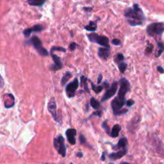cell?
Here are the masks:
<instances>
[{"label":"cell","instance_id":"ffe728a7","mask_svg":"<svg viewBox=\"0 0 164 164\" xmlns=\"http://www.w3.org/2000/svg\"><path fill=\"white\" fill-rule=\"evenodd\" d=\"M90 106L93 109H98L100 108V106H101V104L96 99H95L94 97H92L90 99Z\"/></svg>","mask_w":164,"mask_h":164},{"label":"cell","instance_id":"d6a6232c","mask_svg":"<svg viewBox=\"0 0 164 164\" xmlns=\"http://www.w3.org/2000/svg\"><path fill=\"white\" fill-rule=\"evenodd\" d=\"M76 47H77V44H76V43H74V42H72V43H70L69 49L71 51H74L75 49H76Z\"/></svg>","mask_w":164,"mask_h":164},{"label":"cell","instance_id":"8992f818","mask_svg":"<svg viewBox=\"0 0 164 164\" xmlns=\"http://www.w3.org/2000/svg\"><path fill=\"white\" fill-rule=\"evenodd\" d=\"M54 147L57 152L62 157L66 156V147L65 144V139L62 135H58L57 137L54 139Z\"/></svg>","mask_w":164,"mask_h":164},{"label":"cell","instance_id":"6da1fadb","mask_svg":"<svg viewBox=\"0 0 164 164\" xmlns=\"http://www.w3.org/2000/svg\"><path fill=\"white\" fill-rule=\"evenodd\" d=\"M130 84L127 79L121 78L120 80V89L118 91V96L114 97L111 102V107L113 109V114L116 116L121 115L124 113H127V109H123V106L125 105V94L130 91Z\"/></svg>","mask_w":164,"mask_h":164},{"label":"cell","instance_id":"5bb4252c","mask_svg":"<svg viewBox=\"0 0 164 164\" xmlns=\"http://www.w3.org/2000/svg\"><path fill=\"white\" fill-rule=\"evenodd\" d=\"M127 150H128L126 147L121 149L116 153H111L110 154H109V158L112 160H118V159L122 158L123 156H125V154H127Z\"/></svg>","mask_w":164,"mask_h":164},{"label":"cell","instance_id":"e0dca14e","mask_svg":"<svg viewBox=\"0 0 164 164\" xmlns=\"http://www.w3.org/2000/svg\"><path fill=\"white\" fill-rule=\"evenodd\" d=\"M46 0H27V3L33 7H42Z\"/></svg>","mask_w":164,"mask_h":164},{"label":"cell","instance_id":"ab89813d","mask_svg":"<svg viewBox=\"0 0 164 164\" xmlns=\"http://www.w3.org/2000/svg\"><path fill=\"white\" fill-rule=\"evenodd\" d=\"M83 9H84V11H91L93 8L92 7H84Z\"/></svg>","mask_w":164,"mask_h":164},{"label":"cell","instance_id":"44dd1931","mask_svg":"<svg viewBox=\"0 0 164 164\" xmlns=\"http://www.w3.org/2000/svg\"><path fill=\"white\" fill-rule=\"evenodd\" d=\"M71 77H72V73L69 72H65V75L63 76L62 79H61V85H65V84H66V82H68V80L71 78Z\"/></svg>","mask_w":164,"mask_h":164},{"label":"cell","instance_id":"e575fe53","mask_svg":"<svg viewBox=\"0 0 164 164\" xmlns=\"http://www.w3.org/2000/svg\"><path fill=\"white\" fill-rule=\"evenodd\" d=\"M4 86V80L2 77V76L0 75V88H2Z\"/></svg>","mask_w":164,"mask_h":164},{"label":"cell","instance_id":"83f0119b","mask_svg":"<svg viewBox=\"0 0 164 164\" xmlns=\"http://www.w3.org/2000/svg\"><path fill=\"white\" fill-rule=\"evenodd\" d=\"M79 139H80V143L83 145H85V146H87V147H89V144L87 143V141H86V138L84 137V136L83 134H80L79 136Z\"/></svg>","mask_w":164,"mask_h":164},{"label":"cell","instance_id":"2e32d148","mask_svg":"<svg viewBox=\"0 0 164 164\" xmlns=\"http://www.w3.org/2000/svg\"><path fill=\"white\" fill-rule=\"evenodd\" d=\"M128 141L126 137H121L119 141H118V144L116 145L115 147H113V149L114 150H121L123 149V148H125L126 146H127Z\"/></svg>","mask_w":164,"mask_h":164},{"label":"cell","instance_id":"ba28073f","mask_svg":"<svg viewBox=\"0 0 164 164\" xmlns=\"http://www.w3.org/2000/svg\"><path fill=\"white\" fill-rule=\"evenodd\" d=\"M78 87H79V81H78L77 78L74 79L71 83L68 84L66 86V89H65V92H66L68 97H69V98L74 97L75 93H76V91L78 89Z\"/></svg>","mask_w":164,"mask_h":164},{"label":"cell","instance_id":"7bdbcfd3","mask_svg":"<svg viewBox=\"0 0 164 164\" xmlns=\"http://www.w3.org/2000/svg\"><path fill=\"white\" fill-rule=\"evenodd\" d=\"M71 164H72V163H71Z\"/></svg>","mask_w":164,"mask_h":164},{"label":"cell","instance_id":"d590c367","mask_svg":"<svg viewBox=\"0 0 164 164\" xmlns=\"http://www.w3.org/2000/svg\"><path fill=\"white\" fill-rule=\"evenodd\" d=\"M103 87L104 88H106V89H109V82L107 81V80H106L105 82H103Z\"/></svg>","mask_w":164,"mask_h":164},{"label":"cell","instance_id":"ac0fdd59","mask_svg":"<svg viewBox=\"0 0 164 164\" xmlns=\"http://www.w3.org/2000/svg\"><path fill=\"white\" fill-rule=\"evenodd\" d=\"M121 126L118 124H116V125H114V126L113 127V129H112V130H111V133H110V136L112 137H117L119 135V132H120L121 130Z\"/></svg>","mask_w":164,"mask_h":164},{"label":"cell","instance_id":"8fae6325","mask_svg":"<svg viewBox=\"0 0 164 164\" xmlns=\"http://www.w3.org/2000/svg\"><path fill=\"white\" fill-rule=\"evenodd\" d=\"M43 27L42 25H39V24H36V25H34L33 27H31L30 28H27L25 29L24 31V35L25 37L27 38H28L29 36H31V33H33V32H40L41 31H43Z\"/></svg>","mask_w":164,"mask_h":164},{"label":"cell","instance_id":"f35d334b","mask_svg":"<svg viewBox=\"0 0 164 164\" xmlns=\"http://www.w3.org/2000/svg\"><path fill=\"white\" fill-rule=\"evenodd\" d=\"M93 115L98 116L99 118H101V111H97V112H95V113H93Z\"/></svg>","mask_w":164,"mask_h":164},{"label":"cell","instance_id":"4dcf8cb0","mask_svg":"<svg viewBox=\"0 0 164 164\" xmlns=\"http://www.w3.org/2000/svg\"><path fill=\"white\" fill-rule=\"evenodd\" d=\"M153 48H154V46L150 44V43H148V46L146 48V53L147 54H150L153 51Z\"/></svg>","mask_w":164,"mask_h":164},{"label":"cell","instance_id":"30bf717a","mask_svg":"<svg viewBox=\"0 0 164 164\" xmlns=\"http://www.w3.org/2000/svg\"><path fill=\"white\" fill-rule=\"evenodd\" d=\"M51 55H52L53 61H54V65H51L50 69L52 70V71H57V70L61 69L63 68V64L61 62V59L58 55L54 54L52 52H51Z\"/></svg>","mask_w":164,"mask_h":164},{"label":"cell","instance_id":"9a60e30c","mask_svg":"<svg viewBox=\"0 0 164 164\" xmlns=\"http://www.w3.org/2000/svg\"><path fill=\"white\" fill-rule=\"evenodd\" d=\"M110 55V50L109 48H100L98 49V56L102 60H107Z\"/></svg>","mask_w":164,"mask_h":164},{"label":"cell","instance_id":"d6986e66","mask_svg":"<svg viewBox=\"0 0 164 164\" xmlns=\"http://www.w3.org/2000/svg\"><path fill=\"white\" fill-rule=\"evenodd\" d=\"M96 28H97V26H96V22L93 21H91L89 23V24H88V25H86V26L84 27V29H85V30H87V31H93V32L96 31Z\"/></svg>","mask_w":164,"mask_h":164},{"label":"cell","instance_id":"f1b7e54d","mask_svg":"<svg viewBox=\"0 0 164 164\" xmlns=\"http://www.w3.org/2000/svg\"><path fill=\"white\" fill-rule=\"evenodd\" d=\"M101 127L103 128L104 130H105V131H106L107 134H110V133H109V128L108 125H107V121H105L101 124Z\"/></svg>","mask_w":164,"mask_h":164},{"label":"cell","instance_id":"4fadbf2b","mask_svg":"<svg viewBox=\"0 0 164 164\" xmlns=\"http://www.w3.org/2000/svg\"><path fill=\"white\" fill-rule=\"evenodd\" d=\"M140 121V117L138 115L135 116L134 118H133L132 120L130 121L129 124H128V130H130V132L134 133L135 130L137 129L138 126V123Z\"/></svg>","mask_w":164,"mask_h":164},{"label":"cell","instance_id":"ee69618b","mask_svg":"<svg viewBox=\"0 0 164 164\" xmlns=\"http://www.w3.org/2000/svg\"><path fill=\"white\" fill-rule=\"evenodd\" d=\"M111 164H112V163H111Z\"/></svg>","mask_w":164,"mask_h":164},{"label":"cell","instance_id":"277c9868","mask_svg":"<svg viewBox=\"0 0 164 164\" xmlns=\"http://www.w3.org/2000/svg\"><path fill=\"white\" fill-rule=\"evenodd\" d=\"M29 42L31 43V44L33 46L35 49L36 50V52L42 56H47V55H49V52H48V50L44 48L42 45V42L37 37V36H32L31 38V39L29 40Z\"/></svg>","mask_w":164,"mask_h":164},{"label":"cell","instance_id":"d4e9b609","mask_svg":"<svg viewBox=\"0 0 164 164\" xmlns=\"http://www.w3.org/2000/svg\"><path fill=\"white\" fill-rule=\"evenodd\" d=\"M158 47H159V51L156 53V57H159L162 55V53L164 52V43L162 42H159L158 43Z\"/></svg>","mask_w":164,"mask_h":164},{"label":"cell","instance_id":"cb8c5ba5","mask_svg":"<svg viewBox=\"0 0 164 164\" xmlns=\"http://www.w3.org/2000/svg\"><path fill=\"white\" fill-rule=\"evenodd\" d=\"M91 87H92V89L95 92V93H101L104 89L103 85H99V86H96V85H95L93 82H91Z\"/></svg>","mask_w":164,"mask_h":164},{"label":"cell","instance_id":"1f68e13d","mask_svg":"<svg viewBox=\"0 0 164 164\" xmlns=\"http://www.w3.org/2000/svg\"><path fill=\"white\" fill-rule=\"evenodd\" d=\"M125 104H126V106H128V107H131V106L134 104V100H128V101H126V102H125Z\"/></svg>","mask_w":164,"mask_h":164},{"label":"cell","instance_id":"74e56055","mask_svg":"<svg viewBox=\"0 0 164 164\" xmlns=\"http://www.w3.org/2000/svg\"><path fill=\"white\" fill-rule=\"evenodd\" d=\"M101 80H102V75L99 74L98 77H97V84H101Z\"/></svg>","mask_w":164,"mask_h":164},{"label":"cell","instance_id":"484cf974","mask_svg":"<svg viewBox=\"0 0 164 164\" xmlns=\"http://www.w3.org/2000/svg\"><path fill=\"white\" fill-rule=\"evenodd\" d=\"M118 68H119V70L121 73H124L126 70V68H127V64L124 62H121L118 64Z\"/></svg>","mask_w":164,"mask_h":164},{"label":"cell","instance_id":"603a6c76","mask_svg":"<svg viewBox=\"0 0 164 164\" xmlns=\"http://www.w3.org/2000/svg\"><path fill=\"white\" fill-rule=\"evenodd\" d=\"M14 96H11V100H7V101H5V103H4L5 107H6L7 109L11 108L12 106H14Z\"/></svg>","mask_w":164,"mask_h":164},{"label":"cell","instance_id":"8d00e7d4","mask_svg":"<svg viewBox=\"0 0 164 164\" xmlns=\"http://www.w3.org/2000/svg\"><path fill=\"white\" fill-rule=\"evenodd\" d=\"M157 69H158V71H159L160 73H164V68L162 67H161V66H158V67H157Z\"/></svg>","mask_w":164,"mask_h":164},{"label":"cell","instance_id":"60d3db41","mask_svg":"<svg viewBox=\"0 0 164 164\" xmlns=\"http://www.w3.org/2000/svg\"><path fill=\"white\" fill-rule=\"evenodd\" d=\"M77 156L79 157V158H82L83 157V154H82L81 152H78V153H77Z\"/></svg>","mask_w":164,"mask_h":164},{"label":"cell","instance_id":"3957f363","mask_svg":"<svg viewBox=\"0 0 164 164\" xmlns=\"http://www.w3.org/2000/svg\"><path fill=\"white\" fill-rule=\"evenodd\" d=\"M147 32L150 36H161L164 32V23H153L148 25L147 27Z\"/></svg>","mask_w":164,"mask_h":164},{"label":"cell","instance_id":"7402d4cb","mask_svg":"<svg viewBox=\"0 0 164 164\" xmlns=\"http://www.w3.org/2000/svg\"><path fill=\"white\" fill-rule=\"evenodd\" d=\"M80 80H81V85L83 86L84 90L89 93V89H88V84H87V83H88L87 81L89 80V79H88L87 77H84V76H81V77H80Z\"/></svg>","mask_w":164,"mask_h":164},{"label":"cell","instance_id":"836d02e7","mask_svg":"<svg viewBox=\"0 0 164 164\" xmlns=\"http://www.w3.org/2000/svg\"><path fill=\"white\" fill-rule=\"evenodd\" d=\"M112 43H113V44H114V45L118 46L121 44V41L119 40V39H113V40H112Z\"/></svg>","mask_w":164,"mask_h":164},{"label":"cell","instance_id":"9c48e42d","mask_svg":"<svg viewBox=\"0 0 164 164\" xmlns=\"http://www.w3.org/2000/svg\"><path fill=\"white\" fill-rule=\"evenodd\" d=\"M117 90H118V82L114 81L112 84V85L106 90V92L102 96V98H101V101H106L109 99H110L112 96L115 95Z\"/></svg>","mask_w":164,"mask_h":164},{"label":"cell","instance_id":"b9f144b4","mask_svg":"<svg viewBox=\"0 0 164 164\" xmlns=\"http://www.w3.org/2000/svg\"><path fill=\"white\" fill-rule=\"evenodd\" d=\"M105 153H103V154H102V156H101V160L102 161H105V159H106V157H105Z\"/></svg>","mask_w":164,"mask_h":164},{"label":"cell","instance_id":"52a82bcc","mask_svg":"<svg viewBox=\"0 0 164 164\" xmlns=\"http://www.w3.org/2000/svg\"><path fill=\"white\" fill-rule=\"evenodd\" d=\"M48 110L51 113L52 116V118H54V120L55 121H57V122H60V121H61V113H60V111L57 110V107H56V103H55V99L51 98V100L48 102Z\"/></svg>","mask_w":164,"mask_h":164},{"label":"cell","instance_id":"7c38bea8","mask_svg":"<svg viewBox=\"0 0 164 164\" xmlns=\"http://www.w3.org/2000/svg\"><path fill=\"white\" fill-rule=\"evenodd\" d=\"M76 135H77L76 129H68L66 130V137L71 145L76 144Z\"/></svg>","mask_w":164,"mask_h":164},{"label":"cell","instance_id":"4316f807","mask_svg":"<svg viewBox=\"0 0 164 164\" xmlns=\"http://www.w3.org/2000/svg\"><path fill=\"white\" fill-rule=\"evenodd\" d=\"M114 60H115V62L118 63V64H119V63L121 62H123V60H124V55H123L121 53H118V55H116Z\"/></svg>","mask_w":164,"mask_h":164},{"label":"cell","instance_id":"5b68a950","mask_svg":"<svg viewBox=\"0 0 164 164\" xmlns=\"http://www.w3.org/2000/svg\"><path fill=\"white\" fill-rule=\"evenodd\" d=\"M88 39L89 41L93 43H96L99 45L105 47V48H109V39L105 36H99L96 33H91L88 35Z\"/></svg>","mask_w":164,"mask_h":164},{"label":"cell","instance_id":"7a4b0ae2","mask_svg":"<svg viewBox=\"0 0 164 164\" xmlns=\"http://www.w3.org/2000/svg\"><path fill=\"white\" fill-rule=\"evenodd\" d=\"M124 15L127 19V22L130 26H139L142 25L143 21L146 19L142 9L139 6L135 3L132 8H126L125 10Z\"/></svg>","mask_w":164,"mask_h":164},{"label":"cell","instance_id":"f546056e","mask_svg":"<svg viewBox=\"0 0 164 164\" xmlns=\"http://www.w3.org/2000/svg\"><path fill=\"white\" fill-rule=\"evenodd\" d=\"M54 51H60V52H65L66 49L65 48H62V47H52V49H51V52H54Z\"/></svg>","mask_w":164,"mask_h":164}]
</instances>
